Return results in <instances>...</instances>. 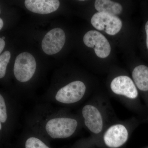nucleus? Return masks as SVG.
<instances>
[{
    "instance_id": "nucleus-1",
    "label": "nucleus",
    "mask_w": 148,
    "mask_h": 148,
    "mask_svg": "<svg viewBox=\"0 0 148 148\" xmlns=\"http://www.w3.org/2000/svg\"><path fill=\"white\" fill-rule=\"evenodd\" d=\"M36 135H45L52 139L69 138L74 134L78 122L68 116L65 110H37L29 121Z\"/></svg>"
},
{
    "instance_id": "nucleus-2",
    "label": "nucleus",
    "mask_w": 148,
    "mask_h": 148,
    "mask_svg": "<svg viewBox=\"0 0 148 148\" xmlns=\"http://www.w3.org/2000/svg\"><path fill=\"white\" fill-rule=\"evenodd\" d=\"M86 90L85 85L80 81H75L61 88L54 96L53 102L61 105L74 104L80 101Z\"/></svg>"
},
{
    "instance_id": "nucleus-3",
    "label": "nucleus",
    "mask_w": 148,
    "mask_h": 148,
    "mask_svg": "<svg viewBox=\"0 0 148 148\" xmlns=\"http://www.w3.org/2000/svg\"><path fill=\"white\" fill-rule=\"evenodd\" d=\"M36 68V63L34 56L28 52H23L16 57L14 67V74L19 82H27L33 77Z\"/></svg>"
},
{
    "instance_id": "nucleus-4",
    "label": "nucleus",
    "mask_w": 148,
    "mask_h": 148,
    "mask_svg": "<svg viewBox=\"0 0 148 148\" xmlns=\"http://www.w3.org/2000/svg\"><path fill=\"white\" fill-rule=\"evenodd\" d=\"M90 21L95 29L104 31L111 36L118 34L122 27V22L119 17L108 13L97 12L92 16Z\"/></svg>"
},
{
    "instance_id": "nucleus-5",
    "label": "nucleus",
    "mask_w": 148,
    "mask_h": 148,
    "mask_svg": "<svg viewBox=\"0 0 148 148\" xmlns=\"http://www.w3.org/2000/svg\"><path fill=\"white\" fill-rule=\"evenodd\" d=\"M84 44L94 49L96 55L99 58H106L111 52V46L107 38L96 31H88L83 38Z\"/></svg>"
},
{
    "instance_id": "nucleus-6",
    "label": "nucleus",
    "mask_w": 148,
    "mask_h": 148,
    "mask_svg": "<svg viewBox=\"0 0 148 148\" xmlns=\"http://www.w3.org/2000/svg\"><path fill=\"white\" fill-rule=\"evenodd\" d=\"M13 101H8L0 94V133L8 135L16 116V110Z\"/></svg>"
},
{
    "instance_id": "nucleus-7",
    "label": "nucleus",
    "mask_w": 148,
    "mask_h": 148,
    "mask_svg": "<svg viewBox=\"0 0 148 148\" xmlns=\"http://www.w3.org/2000/svg\"><path fill=\"white\" fill-rule=\"evenodd\" d=\"M66 41L65 32L61 28H54L48 32L42 42L44 52L48 55H53L60 51Z\"/></svg>"
},
{
    "instance_id": "nucleus-8",
    "label": "nucleus",
    "mask_w": 148,
    "mask_h": 148,
    "mask_svg": "<svg viewBox=\"0 0 148 148\" xmlns=\"http://www.w3.org/2000/svg\"><path fill=\"white\" fill-rule=\"evenodd\" d=\"M111 89L118 95H123L131 99L138 96V91L134 82L129 77L120 76L115 78L111 82Z\"/></svg>"
},
{
    "instance_id": "nucleus-9",
    "label": "nucleus",
    "mask_w": 148,
    "mask_h": 148,
    "mask_svg": "<svg viewBox=\"0 0 148 148\" xmlns=\"http://www.w3.org/2000/svg\"><path fill=\"white\" fill-rule=\"evenodd\" d=\"M128 138L127 130L123 125L117 124L110 127L106 131L104 140L109 147H119L126 142Z\"/></svg>"
},
{
    "instance_id": "nucleus-10",
    "label": "nucleus",
    "mask_w": 148,
    "mask_h": 148,
    "mask_svg": "<svg viewBox=\"0 0 148 148\" xmlns=\"http://www.w3.org/2000/svg\"><path fill=\"white\" fill-rule=\"evenodd\" d=\"M84 124L89 130L95 134L101 132L103 122L101 113L97 108L90 105H86L82 110Z\"/></svg>"
},
{
    "instance_id": "nucleus-11",
    "label": "nucleus",
    "mask_w": 148,
    "mask_h": 148,
    "mask_svg": "<svg viewBox=\"0 0 148 148\" xmlns=\"http://www.w3.org/2000/svg\"><path fill=\"white\" fill-rule=\"evenodd\" d=\"M24 4L26 8L32 12L45 14L57 10L60 6V2L58 0H26Z\"/></svg>"
},
{
    "instance_id": "nucleus-12",
    "label": "nucleus",
    "mask_w": 148,
    "mask_h": 148,
    "mask_svg": "<svg viewBox=\"0 0 148 148\" xmlns=\"http://www.w3.org/2000/svg\"><path fill=\"white\" fill-rule=\"evenodd\" d=\"M94 6L95 9L99 12L114 15L120 14L123 10L121 5L110 0H96Z\"/></svg>"
},
{
    "instance_id": "nucleus-13",
    "label": "nucleus",
    "mask_w": 148,
    "mask_h": 148,
    "mask_svg": "<svg viewBox=\"0 0 148 148\" xmlns=\"http://www.w3.org/2000/svg\"><path fill=\"white\" fill-rule=\"evenodd\" d=\"M132 76L137 87L143 91L148 90V67L141 65L133 70Z\"/></svg>"
},
{
    "instance_id": "nucleus-14",
    "label": "nucleus",
    "mask_w": 148,
    "mask_h": 148,
    "mask_svg": "<svg viewBox=\"0 0 148 148\" xmlns=\"http://www.w3.org/2000/svg\"><path fill=\"white\" fill-rule=\"evenodd\" d=\"M25 148H50L38 137L31 136L25 141Z\"/></svg>"
},
{
    "instance_id": "nucleus-15",
    "label": "nucleus",
    "mask_w": 148,
    "mask_h": 148,
    "mask_svg": "<svg viewBox=\"0 0 148 148\" xmlns=\"http://www.w3.org/2000/svg\"><path fill=\"white\" fill-rule=\"evenodd\" d=\"M11 53L8 51H4L0 56V78L2 79L5 76L7 66L9 62Z\"/></svg>"
},
{
    "instance_id": "nucleus-16",
    "label": "nucleus",
    "mask_w": 148,
    "mask_h": 148,
    "mask_svg": "<svg viewBox=\"0 0 148 148\" xmlns=\"http://www.w3.org/2000/svg\"><path fill=\"white\" fill-rule=\"evenodd\" d=\"M5 46V42L4 40L2 39V38H0V53H1L2 51L3 50Z\"/></svg>"
},
{
    "instance_id": "nucleus-17",
    "label": "nucleus",
    "mask_w": 148,
    "mask_h": 148,
    "mask_svg": "<svg viewBox=\"0 0 148 148\" xmlns=\"http://www.w3.org/2000/svg\"><path fill=\"white\" fill-rule=\"evenodd\" d=\"M145 31L146 34H147V39H146V44H147V48L148 49V21H147L145 24Z\"/></svg>"
},
{
    "instance_id": "nucleus-18",
    "label": "nucleus",
    "mask_w": 148,
    "mask_h": 148,
    "mask_svg": "<svg viewBox=\"0 0 148 148\" xmlns=\"http://www.w3.org/2000/svg\"><path fill=\"white\" fill-rule=\"evenodd\" d=\"M3 26V22L1 18H0V30H1Z\"/></svg>"
},
{
    "instance_id": "nucleus-19",
    "label": "nucleus",
    "mask_w": 148,
    "mask_h": 148,
    "mask_svg": "<svg viewBox=\"0 0 148 148\" xmlns=\"http://www.w3.org/2000/svg\"><path fill=\"white\" fill-rule=\"evenodd\" d=\"M2 39L3 40H4L5 39V37H3L2 38Z\"/></svg>"
}]
</instances>
